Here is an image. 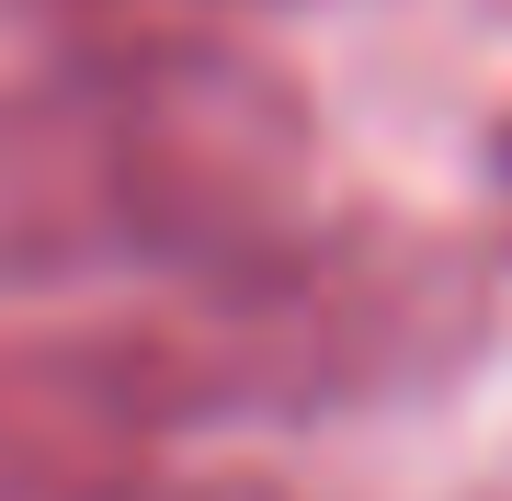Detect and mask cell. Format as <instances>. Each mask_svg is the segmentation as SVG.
Returning a JSON list of instances; mask_svg holds the SVG:
<instances>
[{"label":"cell","mask_w":512,"mask_h":501,"mask_svg":"<svg viewBox=\"0 0 512 501\" xmlns=\"http://www.w3.org/2000/svg\"><path fill=\"white\" fill-rule=\"evenodd\" d=\"M319 103L217 23H92L0 80V308L92 274H228L319 205Z\"/></svg>","instance_id":"1"},{"label":"cell","mask_w":512,"mask_h":501,"mask_svg":"<svg viewBox=\"0 0 512 501\" xmlns=\"http://www.w3.org/2000/svg\"><path fill=\"white\" fill-rule=\"evenodd\" d=\"M171 422H342L433 399L490 342V262L399 205H319L274 251L137 308Z\"/></svg>","instance_id":"2"},{"label":"cell","mask_w":512,"mask_h":501,"mask_svg":"<svg viewBox=\"0 0 512 501\" xmlns=\"http://www.w3.org/2000/svg\"><path fill=\"white\" fill-rule=\"evenodd\" d=\"M35 12H148V0H35ZM171 12V0H160Z\"/></svg>","instance_id":"5"},{"label":"cell","mask_w":512,"mask_h":501,"mask_svg":"<svg viewBox=\"0 0 512 501\" xmlns=\"http://www.w3.org/2000/svg\"><path fill=\"white\" fill-rule=\"evenodd\" d=\"M126 501H296V490L251 479V467H205V479H148V490H126Z\"/></svg>","instance_id":"4"},{"label":"cell","mask_w":512,"mask_h":501,"mask_svg":"<svg viewBox=\"0 0 512 501\" xmlns=\"http://www.w3.org/2000/svg\"><path fill=\"white\" fill-rule=\"evenodd\" d=\"M171 388L126 319H0V501H126L160 479Z\"/></svg>","instance_id":"3"},{"label":"cell","mask_w":512,"mask_h":501,"mask_svg":"<svg viewBox=\"0 0 512 501\" xmlns=\"http://www.w3.org/2000/svg\"><path fill=\"white\" fill-rule=\"evenodd\" d=\"M490 160H501V194H512V126H501V149H490Z\"/></svg>","instance_id":"6"}]
</instances>
